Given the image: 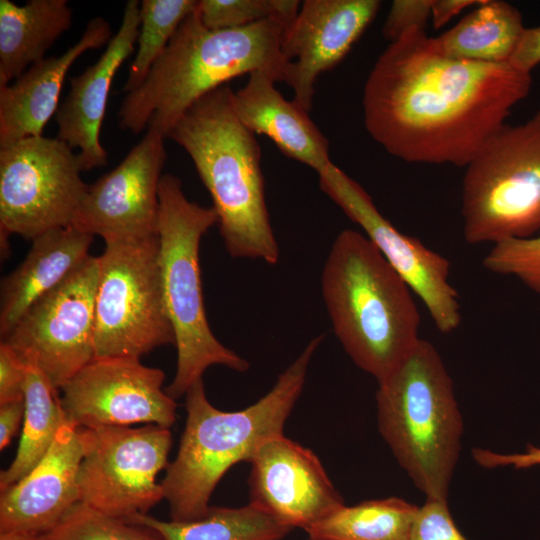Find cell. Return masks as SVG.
I'll return each mask as SVG.
<instances>
[{"instance_id":"ac0fdd59","label":"cell","mask_w":540,"mask_h":540,"mask_svg":"<svg viewBox=\"0 0 540 540\" xmlns=\"http://www.w3.org/2000/svg\"><path fill=\"white\" fill-rule=\"evenodd\" d=\"M82 457L80 429L65 420L43 459L1 491L0 536L35 540L52 529L79 502Z\"/></svg>"},{"instance_id":"4fadbf2b","label":"cell","mask_w":540,"mask_h":540,"mask_svg":"<svg viewBox=\"0 0 540 540\" xmlns=\"http://www.w3.org/2000/svg\"><path fill=\"white\" fill-rule=\"evenodd\" d=\"M321 190L365 232L367 238L424 303L443 334L461 323L459 294L449 281L451 264L418 238L403 234L377 209L371 196L332 162L317 172Z\"/></svg>"},{"instance_id":"ffe728a7","label":"cell","mask_w":540,"mask_h":540,"mask_svg":"<svg viewBox=\"0 0 540 540\" xmlns=\"http://www.w3.org/2000/svg\"><path fill=\"white\" fill-rule=\"evenodd\" d=\"M109 22L95 17L80 39L60 56L33 64L12 82L0 85V148L19 140L43 135V129L58 110L65 77L83 53L108 44Z\"/></svg>"},{"instance_id":"5b68a950","label":"cell","mask_w":540,"mask_h":540,"mask_svg":"<svg viewBox=\"0 0 540 540\" xmlns=\"http://www.w3.org/2000/svg\"><path fill=\"white\" fill-rule=\"evenodd\" d=\"M321 289L346 353L378 383L386 380L421 339L410 287L366 235L345 229L331 246Z\"/></svg>"},{"instance_id":"836d02e7","label":"cell","mask_w":540,"mask_h":540,"mask_svg":"<svg viewBox=\"0 0 540 540\" xmlns=\"http://www.w3.org/2000/svg\"><path fill=\"white\" fill-rule=\"evenodd\" d=\"M28 363L9 344H0V404L24 400Z\"/></svg>"},{"instance_id":"2e32d148","label":"cell","mask_w":540,"mask_h":540,"mask_svg":"<svg viewBox=\"0 0 540 540\" xmlns=\"http://www.w3.org/2000/svg\"><path fill=\"white\" fill-rule=\"evenodd\" d=\"M250 503L305 531L345 505L319 458L286 438L264 442L248 462Z\"/></svg>"},{"instance_id":"44dd1931","label":"cell","mask_w":540,"mask_h":540,"mask_svg":"<svg viewBox=\"0 0 540 540\" xmlns=\"http://www.w3.org/2000/svg\"><path fill=\"white\" fill-rule=\"evenodd\" d=\"M269 74L255 71L244 87L233 91L234 110L254 134L272 140L287 157L311 167L317 173L329 162V142L293 99L286 100Z\"/></svg>"},{"instance_id":"8fae6325","label":"cell","mask_w":540,"mask_h":540,"mask_svg":"<svg viewBox=\"0 0 540 540\" xmlns=\"http://www.w3.org/2000/svg\"><path fill=\"white\" fill-rule=\"evenodd\" d=\"M79 429V501L124 520L148 514L164 498L157 477L169 465L170 428L146 424Z\"/></svg>"},{"instance_id":"7402d4cb","label":"cell","mask_w":540,"mask_h":540,"mask_svg":"<svg viewBox=\"0 0 540 540\" xmlns=\"http://www.w3.org/2000/svg\"><path fill=\"white\" fill-rule=\"evenodd\" d=\"M93 238L71 225L49 230L32 240L26 258L1 283L2 339L38 299L85 261Z\"/></svg>"},{"instance_id":"8d00e7d4","label":"cell","mask_w":540,"mask_h":540,"mask_svg":"<svg viewBox=\"0 0 540 540\" xmlns=\"http://www.w3.org/2000/svg\"><path fill=\"white\" fill-rule=\"evenodd\" d=\"M25 414L24 400L0 404V449L3 450L23 424Z\"/></svg>"},{"instance_id":"e0dca14e","label":"cell","mask_w":540,"mask_h":540,"mask_svg":"<svg viewBox=\"0 0 540 540\" xmlns=\"http://www.w3.org/2000/svg\"><path fill=\"white\" fill-rule=\"evenodd\" d=\"M378 0H305L286 28L281 53L285 83L306 111L318 77L339 64L376 17Z\"/></svg>"},{"instance_id":"4dcf8cb0","label":"cell","mask_w":540,"mask_h":540,"mask_svg":"<svg viewBox=\"0 0 540 540\" xmlns=\"http://www.w3.org/2000/svg\"><path fill=\"white\" fill-rule=\"evenodd\" d=\"M483 265L493 273L518 278L540 295V236L494 244L484 257Z\"/></svg>"},{"instance_id":"ab89813d","label":"cell","mask_w":540,"mask_h":540,"mask_svg":"<svg viewBox=\"0 0 540 540\" xmlns=\"http://www.w3.org/2000/svg\"><path fill=\"white\" fill-rule=\"evenodd\" d=\"M308 540H321V539H314V538H310V537H309Z\"/></svg>"},{"instance_id":"4316f807","label":"cell","mask_w":540,"mask_h":540,"mask_svg":"<svg viewBox=\"0 0 540 540\" xmlns=\"http://www.w3.org/2000/svg\"><path fill=\"white\" fill-rule=\"evenodd\" d=\"M418 508L398 497L343 505L306 532L321 540H409Z\"/></svg>"},{"instance_id":"f546056e","label":"cell","mask_w":540,"mask_h":540,"mask_svg":"<svg viewBox=\"0 0 540 540\" xmlns=\"http://www.w3.org/2000/svg\"><path fill=\"white\" fill-rule=\"evenodd\" d=\"M300 6L298 0H199L196 11L205 27L224 30L245 27L270 18L289 26Z\"/></svg>"},{"instance_id":"603a6c76","label":"cell","mask_w":540,"mask_h":540,"mask_svg":"<svg viewBox=\"0 0 540 540\" xmlns=\"http://www.w3.org/2000/svg\"><path fill=\"white\" fill-rule=\"evenodd\" d=\"M71 24L72 9L66 0H30L22 5L0 0V85L44 59Z\"/></svg>"},{"instance_id":"74e56055","label":"cell","mask_w":540,"mask_h":540,"mask_svg":"<svg viewBox=\"0 0 540 540\" xmlns=\"http://www.w3.org/2000/svg\"><path fill=\"white\" fill-rule=\"evenodd\" d=\"M483 0H432L431 20L434 29H439L463 10L479 5Z\"/></svg>"},{"instance_id":"ba28073f","label":"cell","mask_w":540,"mask_h":540,"mask_svg":"<svg viewBox=\"0 0 540 540\" xmlns=\"http://www.w3.org/2000/svg\"><path fill=\"white\" fill-rule=\"evenodd\" d=\"M463 235L468 244H496L540 231V110L503 125L466 166Z\"/></svg>"},{"instance_id":"9c48e42d","label":"cell","mask_w":540,"mask_h":540,"mask_svg":"<svg viewBox=\"0 0 540 540\" xmlns=\"http://www.w3.org/2000/svg\"><path fill=\"white\" fill-rule=\"evenodd\" d=\"M98 257L95 358L141 356L175 345L163 295L159 236L105 242Z\"/></svg>"},{"instance_id":"7c38bea8","label":"cell","mask_w":540,"mask_h":540,"mask_svg":"<svg viewBox=\"0 0 540 540\" xmlns=\"http://www.w3.org/2000/svg\"><path fill=\"white\" fill-rule=\"evenodd\" d=\"M97 281L98 257L89 255L2 339L58 390L95 358Z\"/></svg>"},{"instance_id":"f35d334b","label":"cell","mask_w":540,"mask_h":540,"mask_svg":"<svg viewBox=\"0 0 540 540\" xmlns=\"http://www.w3.org/2000/svg\"><path fill=\"white\" fill-rule=\"evenodd\" d=\"M0 540H23V539L14 538V537H7V536H0Z\"/></svg>"},{"instance_id":"7a4b0ae2","label":"cell","mask_w":540,"mask_h":540,"mask_svg":"<svg viewBox=\"0 0 540 540\" xmlns=\"http://www.w3.org/2000/svg\"><path fill=\"white\" fill-rule=\"evenodd\" d=\"M287 27L270 18L213 30L202 24L195 8L142 84L124 97L118 112L120 127L133 134L152 129L167 138L197 100L233 78L262 71L285 82L281 44Z\"/></svg>"},{"instance_id":"30bf717a","label":"cell","mask_w":540,"mask_h":540,"mask_svg":"<svg viewBox=\"0 0 540 540\" xmlns=\"http://www.w3.org/2000/svg\"><path fill=\"white\" fill-rule=\"evenodd\" d=\"M78 154L58 137H28L0 148V241L68 227L87 191Z\"/></svg>"},{"instance_id":"5bb4252c","label":"cell","mask_w":540,"mask_h":540,"mask_svg":"<svg viewBox=\"0 0 540 540\" xmlns=\"http://www.w3.org/2000/svg\"><path fill=\"white\" fill-rule=\"evenodd\" d=\"M164 379L161 369L138 358H94L60 388L65 418L78 428L137 423L170 428L177 404L163 390Z\"/></svg>"},{"instance_id":"484cf974","label":"cell","mask_w":540,"mask_h":540,"mask_svg":"<svg viewBox=\"0 0 540 540\" xmlns=\"http://www.w3.org/2000/svg\"><path fill=\"white\" fill-rule=\"evenodd\" d=\"M127 521L156 530L164 540H282L294 529L251 503L210 506L205 515L190 521H163L148 514Z\"/></svg>"},{"instance_id":"e575fe53","label":"cell","mask_w":540,"mask_h":540,"mask_svg":"<svg viewBox=\"0 0 540 540\" xmlns=\"http://www.w3.org/2000/svg\"><path fill=\"white\" fill-rule=\"evenodd\" d=\"M475 461L485 468L500 466H513L514 468H527L540 465V448L528 445L521 454H499L491 450L474 448L472 451Z\"/></svg>"},{"instance_id":"d590c367","label":"cell","mask_w":540,"mask_h":540,"mask_svg":"<svg viewBox=\"0 0 540 540\" xmlns=\"http://www.w3.org/2000/svg\"><path fill=\"white\" fill-rule=\"evenodd\" d=\"M508 63L529 74L540 64V26L525 27Z\"/></svg>"},{"instance_id":"3957f363","label":"cell","mask_w":540,"mask_h":540,"mask_svg":"<svg viewBox=\"0 0 540 540\" xmlns=\"http://www.w3.org/2000/svg\"><path fill=\"white\" fill-rule=\"evenodd\" d=\"M324 339L313 338L282 372L272 389L239 411H223L207 399L203 380L185 394L187 412L178 452L160 482L170 520L190 521L206 514L210 497L234 464L249 462L267 440L283 435L287 418L302 393L311 359Z\"/></svg>"},{"instance_id":"cb8c5ba5","label":"cell","mask_w":540,"mask_h":540,"mask_svg":"<svg viewBox=\"0 0 540 540\" xmlns=\"http://www.w3.org/2000/svg\"><path fill=\"white\" fill-rule=\"evenodd\" d=\"M525 27L520 11L499 0H483L454 27L431 37L442 55L479 63H508Z\"/></svg>"},{"instance_id":"f1b7e54d","label":"cell","mask_w":540,"mask_h":540,"mask_svg":"<svg viewBox=\"0 0 540 540\" xmlns=\"http://www.w3.org/2000/svg\"><path fill=\"white\" fill-rule=\"evenodd\" d=\"M35 540H164L154 529L107 515L81 501Z\"/></svg>"},{"instance_id":"6da1fadb","label":"cell","mask_w":540,"mask_h":540,"mask_svg":"<svg viewBox=\"0 0 540 540\" xmlns=\"http://www.w3.org/2000/svg\"><path fill=\"white\" fill-rule=\"evenodd\" d=\"M531 85V74L509 63L448 58L425 29H411L388 45L367 77L364 124L405 162L466 167Z\"/></svg>"},{"instance_id":"d4e9b609","label":"cell","mask_w":540,"mask_h":540,"mask_svg":"<svg viewBox=\"0 0 540 540\" xmlns=\"http://www.w3.org/2000/svg\"><path fill=\"white\" fill-rule=\"evenodd\" d=\"M58 391L35 365L28 363L21 438L15 458L0 474V491L23 479L50 449L66 420Z\"/></svg>"},{"instance_id":"8992f818","label":"cell","mask_w":540,"mask_h":540,"mask_svg":"<svg viewBox=\"0 0 540 540\" xmlns=\"http://www.w3.org/2000/svg\"><path fill=\"white\" fill-rule=\"evenodd\" d=\"M378 428L398 464L426 499L448 500L463 419L436 348L420 339L376 392Z\"/></svg>"},{"instance_id":"9a60e30c","label":"cell","mask_w":540,"mask_h":540,"mask_svg":"<svg viewBox=\"0 0 540 540\" xmlns=\"http://www.w3.org/2000/svg\"><path fill=\"white\" fill-rule=\"evenodd\" d=\"M165 137L147 129L113 170L88 186L72 226L105 242L158 235V188L167 153Z\"/></svg>"},{"instance_id":"d6986e66","label":"cell","mask_w":540,"mask_h":540,"mask_svg":"<svg viewBox=\"0 0 540 540\" xmlns=\"http://www.w3.org/2000/svg\"><path fill=\"white\" fill-rule=\"evenodd\" d=\"M140 26V1L126 2L120 27L100 58L81 74L70 78V91L56 112L57 137L78 148L83 171L107 164L108 153L100 132L112 80L134 52Z\"/></svg>"},{"instance_id":"277c9868","label":"cell","mask_w":540,"mask_h":540,"mask_svg":"<svg viewBox=\"0 0 540 540\" xmlns=\"http://www.w3.org/2000/svg\"><path fill=\"white\" fill-rule=\"evenodd\" d=\"M232 96L227 84L209 92L176 121L167 138L192 159L229 255L274 265L280 251L266 205L261 149L238 118Z\"/></svg>"},{"instance_id":"1f68e13d","label":"cell","mask_w":540,"mask_h":540,"mask_svg":"<svg viewBox=\"0 0 540 540\" xmlns=\"http://www.w3.org/2000/svg\"><path fill=\"white\" fill-rule=\"evenodd\" d=\"M409 540H467L457 528L448 500L426 499L418 508Z\"/></svg>"},{"instance_id":"52a82bcc","label":"cell","mask_w":540,"mask_h":540,"mask_svg":"<svg viewBox=\"0 0 540 540\" xmlns=\"http://www.w3.org/2000/svg\"><path fill=\"white\" fill-rule=\"evenodd\" d=\"M158 197L163 295L177 348L176 374L165 391L176 400L207 368L223 365L245 372L249 363L214 336L206 317L199 247L202 236L218 223L215 210L188 200L182 181L172 174L162 175Z\"/></svg>"},{"instance_id":"d6a6232c","label":"cell","mask_w":540,"mask_h":540,"mask_svg":"<svg viewBox=\"0 0 540 540\" xmlns=\"http://www.w3.org/2000/svg\"><path fill=\"white\" fill-rule=\"evenodd\" d=\"M432 0H395L383 25V36L394 42L411 29H425L431 19Z\"/></svg>"},{"instance_id":"83f0119b","label":"cell","mask_w":540,"mask_h":540,"mask_svg":"<svg viewBox=\"0 0 540 540\" xmlns=\"http://www.w3.org/2000/svg\"><path fill=\"white\" fill-rule=\"evenodd\" d=\"M196 5V0H142L140 2L138 49L123 86L126 94L142 84L181 23L195 10Z\"/></svg>"}]
</instances>
